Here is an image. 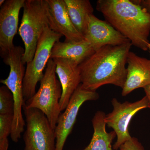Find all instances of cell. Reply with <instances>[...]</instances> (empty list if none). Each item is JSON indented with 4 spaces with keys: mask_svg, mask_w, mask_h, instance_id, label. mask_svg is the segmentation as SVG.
Returning <instances> with one entry per match:
<instances>
[{
    "mask_svg": "<svg viewBox=\"0 0 150 150\" xmlns=\"http://www.w3.org/2000/svg\"><path fill=\"white\" fill-rule=\"evenodd\" d=\"M132 46L129 42L103 46L79 65L81 84L84 88L96 91L103 86L112 84L122 89L126 81L127 58Z\"/></svg>",
    "mask_w": 150,
    "mask_h": 150,
    "instance_id": "6da1fadb",
    "label": "cell"
},
{
    "mask_svg": "<svg viewBox=\"0 0 150 150\" xmlns=\"http://www.w3.org/2000/svg\"><path fill=\"white\" fill-rule=\"evenodd\" d=\"M96 8L132 46L148 51L150 15L145 10L131 0H98Z\"/></svg>",
    "mask_w": 150,
    "mask_h": 150,
    "instance_id": "7a4b0ae2",
    "label": "cell"
},
{
    "mask_svg": "<svg viewBox=\"0 0 150 150\" xmlns=\"http://www.w3.org/2000/svg\"><path fill=\"white\" fill-rule=\"evenodd\" d=\"M56 64L53 59H50L40 81L39 90L24 104L27 108H36L42 111L54 130L62 112L59 102L62 92L61 83L56 77Z\"/></svg>",
    "mask_w": 150,
    "mask_h": 150,
    "instance_id": "3957f363",
    "label": "cell"
},
{
    "mask_svg": "<svg viewBox=\"0 0 150 150\" xmlns=\"http://www.w3.org/2000/svg\"><path fill=\"white\" fill-rule=\"evenodd\" d=\"M47 26L46 0H25L18 30L24 44L22 61L25 64L32 61L38 40Z\"/></svg>",
    "mask_w": 150,
    "mask_h": 150,
    "instance_id": "277c9868",
    "label": "cell"
},
{
    "mask_svg": "<svg viewBox=\"0 0 150 150\" xmlns=\"http://www.w3.org/2000/svg\"><path fill=\"white\" fill-rule=\"evenodd\" d=\"M62 36L61 34L51 30L48 26L41 35L38 43L33 59L26 64L23 84V91L25 102L36 93V86L44 76L43 71L50 59L52 48Z\"/></svg>",
    "mask_w": 150,
    "mask_h": 150,
    "instance_id": "5b68a950",
    "label": "cell"
},
{
    "mask_svg": "<svg viewBox=\"0 0 150 150\" xmlns=\"http://www.w3.org/2000/svg\"><path fill=\"white\" fill-rule=\"evenodd\" d=\"M23 110L26 122L24 150H55V130L46 115L36 108H27L24 104Z\"/></svg>",
    "mask_w": 150,
    "mask_h": 150,
    "instance_id": "8992f818",
    "label": "cell"
},
{
    "mask_svg": "<svg viewBox=\"0 0 150 150\" xmlns=\"http://www.w3.org/2000/svg\"><path fill=\"white\" fill-rule=\"evenodd\" d=\"M148 99L145 96L140 100L121 103L116 98H112V112L105 115L106 125L115 131L117 140L112 149L118 150L121 145L132 138L129 133V126L131 119L140 110L148 108Z\"/></svg>",
    "mask_w": 150,
    "mask_h": 150,
    "instance_id": "52a82bcc",
    "label": "cell"
},
{
    "mask_svg": "<svg viewBox=\"0 0 150 150\" xmlns=\"http://www.w3.org/2000/svg\"><path fill=\"white\" fill-rule=\"evenodd\" d=\"M99 98V94L96 91L86 89L81 84H80L72 96L64 112L61 113L58 118L55 129V150H63L67 138L72 131L82 105L86 101L96 100Z\"/></svg>",
    "mask_w": 150,
    "mask_h": 150,
    "instance_id": "ba28073f",
    "label": "cell"
},
{
    "mask_svg": "<svg viewBox=\"0 0 150 150\" xmlns=\"http://www.w3.org/2000/svg\"><path fill=\"white\" fill-rule=\"evenodd\" d=\"M48 26L51 30L65 37V41L84 40L70 18L64 0H46Z\"/></svg>",
    "mask_w": 150,
    "mask_h": 150,
    "instance_id": "9c48e42d",
    "label": "cell"
},
{
    "mask_svg": "<svg viewBox=\"0 0 150 150\" xmlns=\"http://www.w3.org/2000/svg\"><path fill=\"white\" fill-rule=\"evenodd\" d=\"M83 36L95 51L107 45L118 46L131 42L106 21L101 20L93 14L88 17Z\"/></svg>",
    "mask_w": 150,
    "mask_h": 150,
    "instance_id": "30bf717a",
    "label": "cell"
},
{
    "mask_svg": "<svg viewBox=\"0 0 150 150\" xmlns=\"http://www.w3.org/2000/svg\"><path fill=\"white\" fill-rule=\"evenodd\" d=\"M25 0H6L0 10V54L8 53L14 46L13 40L18 30L20 11Z\"/></svg>",
    "mask_w": 150,
    "mask_h": 150,
    "instance_id": "8fae6325",
    "label": "cell"
},
{
    "mask_svg": "<svg viewBox=\"0 0 150 150\" xmlns=\"http://www.w3.org/2000/svg\"><path fill=\"white\" fill-rule=\"evenodd\" d=\"M56 65L58 75L62 88L59 105L61 111L64 110L75 91L81 83L79 66L71 60L64 59H53Z\"/></svg>",
    "mask_w": 150,
    "mask_h": 150,
    "instance_id": "7c38bea8",
    "label": "cell"
},
{
    "mask_svg": "<svg viewBox=\"0 0 150 150\" xmlns=\"http://www.w3.org/2000/svg\"><path fill=\"white\" fill-rule=\"evenodd\" d=\"M127 64V76L121 93L123 96L150 85V59L130 51Z\"/></svg>",
    "mask_w": 150,
    "mask_h": 150,
    "instance_id": "4fadbf2b",
    "label": "cell"
},
{
    "mask_svg": "<svg viewBox=\"0 0 150 150\" xmlns=\"http://www.w3.org/2000/svg\"><path fill=\"white\" fill-rule=\"evenodd\" d=\"M95 52L91 45L85 39L77 42L59 41L52 48L50 59H68L79 66Z\"/></svg>",
    "mask_w": 150,
    "mask_h": 150,
    "instance_id": "5bb4252c",
    "label": "cell"
},
{
    "mask_svg": "<svg viewBox=\"0 0 150 150\" xmlns=\"http://www.w3.org/2000/svg\"><path fill=\"white\" fill-rule=\"evenodd\" d=\"M105 113L98 111L92 120L94 133L90 143L81 150H113L111 144L116 137L114 131L108 133L105 129Z\"/></svg>",
    "mask_w": 150,
    "mask_h": 150,
    "instance_id": "9a60e30c",
    "label": "cell"
},
{
    "mask_svg": "<svg viewBox=\"0 0 150 150\" xmlns=\"http://www.w3.org/2000/svg\"><path fill=\"white\" fill-rule=\"evenodd\" d=\"M71 21L81 33L84 35L88 17L93 14V8L89 0H64Z\"/></svg>",
    "mask_w": 150,
    "mask_h": 150,
    "instance_id": "2e32d148",
    "label": "cell"
},
{
    "mask_svg": "<svg viewBox=\"0 0 150 150\" xmlns=\"http://www.w3.org/2000/svg\"><path fill=\"white\" fill-rule=\"evenodd\" d=\"M13 114L0 115V150H8V137L11 135Z\"/></svg>",
    "mask_w": 150,
    "mask_h": 150,
    "instance_id": "e0dca14e",
    "label": "cell"
},
{
    "mask_svg": "<svg viewBox=\"0 0 150 150\" xmlns=\"http://www.w3.org/2000/svg\"><path fill=\"white\" fill-rule=\"evenodd\" d=\"M14 102L13 96L5 85L0 88V115L13 114Z\"/></svg>",
    "mask_w": 150,
    "mask_h": 150,
    "instance_id": "ac0fdd59",
    "label": "cell"
},
{
    "mask_svg": "<svg viewBox=\"0 0 150 150\" xmlns=\"http://www.w3.org/2000/svg\"><path fill=\"white\" fill-rule=\"evenodd\" d=\"M119 150H145L143 145L137 138L132 137L119 147Z\"/></svg>",
    "mask_w": 150,
    "mask_h": 150,
    "instance_id": "d6986e66",
    "label": "cell"
},
{
    "mask_svg": "<svg viewBox=\"0 0 150 150\" xmlns=\"http://www.w3.org/2000/svg\"><path fill=\"white\" fill-rule=\"evenodd\" d=\"M131 1L139 6L150 15V0H131Z\"/></svg>",
    "mask_w": 150,
    "mask_h": 150,
    "instance_id": "ffe728a7",
    "label": "cell"
},
{
    "mask_svg": "<svg viewBox=\"0 0 150 150\" xmlns=\"http://www.w3.org/2000/svg\"><path fill=\"white\" fill-rule=\"evenodd\" d=\"M146 96L147 97L148 99V108H150V85L145 87L144 88Z\"/></svg>",
    "mask_w": 150,
    "mask_h": 150,
    "instance_id": "44dd1931",
    "label": "cell"
},
{
    "mask_svg": "<svg viewBox=\"0 0 150 150\" xmlns=\"http://www.w3.org/2000/svg\"><path fill=\"white\" fill-rule=\"evenodd\" d=\"M5 2L6 0H1L0 1V6L1 7L5 4Z\"/></svg>",
    "mask_w": 150,
    "mask_h": 150,
    "instance_id": "7402d4cb",
    "label": "cell"
},
{
    "mask_svg": "<svg viewBox=\"0 0 150 150\" xmlns=\"http://www.w3.org/2000/svg\"><path fill=\"white\" fill-rule=\"evenodd\" d=\"M148 50H149L150 54V43H149V45H148Z\"/></svg>",
    "mask_w": 150,
    "mask_h": 150,
    "instance_id": "603a6c76",
    "label": "cell"
},
{
    "mask_svg": "<svg viewBox=\"0 0 150 150\" xmlns=\"http://www.w3.org/2000/svg\"></svg>",
    "mask_w": 150,
    "mask_h": 150,
    "instance_id": "cb8c5ba5",
    "label": "cell"
}]
</instances>
